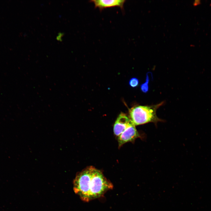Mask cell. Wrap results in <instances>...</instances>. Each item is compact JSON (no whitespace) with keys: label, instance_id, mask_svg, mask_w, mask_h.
Masks as SVG:
<instances>
[{"label":"cell","instance_id":"obj_1","mask_svg":"<svg viewBox=\"0 0 211 211\" xmlns=\"http://www.w3.org/2000/svg\"><path fill=\"white\" fill-rule=\"evenodd\" d=\"M113 188L102 172L93 166L78 173L73 181L75 193L84 202L98 198Z\"/></svg>","mask_w":211,"mask_h":211},{"label":"cell","instance_id":"obj_2","mask_svg":"<svg viewBox=\"0 0 211 211\" xmlns=\"http://www.w3.org/2000/svg\"><path fill=\"white\" fill-rule=\"evenodd\" d=\"M164 103L162 102L155 105L134 106L129 109L130 119L135 126L161 121L162 120L157 116L156 111Z\"/></svg>","mask_w":211,"mask_h":211},{"label":"cell","instance_id":"obj_3","mask_svg":"<svg viewBox=\"0 0 211 211\" xmlns=\"http://www.w3.org/2000/svg\"><path fill=\"white\" fill-rule=\"evenodd\" d=\"M135 126L132 121L125 130L118 137L119 147L126 142L133 141L140 137Z\"/></svg>","mask_w":211,"mask_h":211},{"label":"cell","instance_id":"obj_4","mask_svg":"<svg viewBox=\"0 0 211 211\" xmlns=\"http://www.w3.org/2000/svg\"><path fill=\"white\" fill-rule=\"evenodd\" d=\"M132 122L125 113H121L118 116L114 125V134L118 137L127 128Z\"/></svg>","mask_w":211,"mask_h":211},{"label":"cell","instance_id":"obj_5","mask_svg":"<svg viewBox=\"0 0 211 211\" xmlns=\"http://www.w3.org/2000/svg\"><path fill=\"white\" fill-rule=\"evenodd\" d=\"M94 3L95 8L100 10L107 8L118 6L123 9L125 0H94L90 1Z\"/></svg>","mask_w":211,"mask_h":211},{"label":"cell","instance_id":"obj_6","mask_svg":"<svg viewBox=\"0 0 211 211\" xmlns=\"http://www.w3.org/2000/svg\"><path fill=\"white\" fill-rule=\"evenodd\" d=\"M147 75L146 79V82L143 84H142L140 85V89L142 92L144 93H147L149 91V87L148 86V83L149 81V79L148 75Z\"/></svg>","mask_w":211,"mask_h":211},{"label":"cell","instance_id":"obj_7","mask_svg":"<svg viewBox=\"0 0 211 211\" xmlns=\"http://www.w3.org/2000/svg\"><path fill=\"white\" fill-rule=\"evenodd\" d=\"M139 80L136 78H132L130 79L129 81V85L133 88L136 87L139 84Z\"/></svg>","mask_w":211,"mask_h":211},{"label":"cell","instance_id":"obj_8","mask_svg":"<svg viewBox=\"0 0 211 211\" xmlns=\"http://www.w3.org/2000/svg\"><path fill=\"white\" fill-rule=\"evenodd\" d=\"M200 4V0H195L193 3V5L194 6H197Z\"/></svg>","mask_w":211,"mask_h":211}]
</instances>
